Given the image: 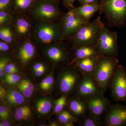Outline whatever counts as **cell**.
<instances>
[{
	"instance_id": "15",
	"label": "cell",
	"mask_w": 126,
	"mask_h": 126,
	"mask_svg": "<svg viewBox=\"0 0 126 126\" xmlns=\"http://www.w3.org/2000/svg\"><path fill=\"white\" fill-rule=\"evenodd\" d=\"M73 59L70 64L79 60L101 56L96 46H82L73 48Z\"/></svg>"
},
{
	"instance_id": "42",
	"label": "cell",
	"mask_w": 126,
	"mask_h": 126,
	"mask_svg": "<svg viewBox=\"0 0 126 126\" xmlns=\"http://www.w3.org/2000/svg\"><path fill=\"white\" fill-rule=\"evenodd\" d=\"M43 0L45 1L46 2L53 4L58 5V4L60 2L61 0Z\"/></svg>"
},
{
	"instance_id": "29",
	"label": "cell",
	"mask_w": 126,
	"mask_h": 126,
	"mask_svg": "<svg viewBox=\"0 0 126 126\" xmlns=\"http://www.w3.org/2000/svg\"><path fill=\"white\" fill-rule=\"evenodd\" d=\"M5 81L7 83L10 84H15L20 81V77L15 73L7 74L6 75Z\"/></svg>"
},
{
	"instance_id": "21",
	"label": "cell",
	"mask_w": 126,
	"mask_h": 126,
	"mask_svg": "<svg viewBox=\"0 0 126 126\" xmlns=\"http://www.w3.org/2000/svg\"><path fill=\"white\" fill-rule=\"evenodd\" d=\"M80 125L82 126H104L103 121L101 117L93 115L89 112V114L82 118L80 122Z\"/></svg>"
},
{
	"instance_id": "33",
	"label": "cell",
	"mask_w": 126,
	"mask_h": 126,
	"mask_svg": "<svg viewBox=\"0 0 126 126\" xmlns=\"http://www.w3.org/2000/svg\"><path fill=\"white\" fill-rule=\"evenodd\" d=\"M9 59L8 58L4 57L0 58V77H2L4 72V69L6 64L9 62Z\"/></svg>"
},
{
	"instance_id": "17",
	"label": "cell",
	"mask_w": 126,
	"mask_h": 126,
	"mask_svg": "<svg viewBox=\"0 0 126 126\" xmlns=\"http://www.w3.org/2000/svg\"><path fill=\"white\" fill-rule=\"evenodd\" d=\"M69 112L75 117L83 118L87 115L88 110L82 98L76 97L70 99L67 103Z\"/></svg>"
},
{
	"instance_id": "28",
	"label": "cell",
	"mask_w": 126,
	"mask_h": 126,
	"mask_svg": "<svg viewBox=\"0 0 126 126\" xmlns=\"http://www.w3.org/2000/svg\"><path fill=\"white\" fill-rule=\"evenodd\" d=\"M53 82V77L52 74H51L41 81L40 84V87L41 89L43 91H48L52 87Z\"/></svg>"
},
{
	"instance_id": "13",
	"label": "cell",
	"mask_w": 126,
	"mask_h": 126,
	"mask_svg": "<svg viewBox=\"0 0 126 126\" xmlns=\"http://www.w3.org/2000/svg\"><path fill=\"white\" fill-rule=\"evenodd\" d=\"M77 97L83 98L88 96L104 93L92 77L83 75L76 90Z\"/></svg>"
},
{
	"instance_id": "22",
	"label": "cell",
	"mask_w": 126,
	"mask_h": 126,
	"mask_svg": "<svg viewBox=\"0 0 126 126\" xmlns=\"http://www.w3.org/2000/svg\"><path fill=\"white\" fill-rule=\"evenodd\" d=\"M18 87L22 93L23 96L26 98L31 96L33 94L34 86L32 82L29 79H24L18 84Z\"/></svg>"
},
{
	"instance_id": "12",
	"label": "cell",
	"mask_w": 126,
	"mask_h": 126,
	"mask_svg": "<svg viewBox=\"0 0 126 126\" xmlns=\"http://www.w3.org/2000/svg\"><path fill=\"white\" fill-rule=\"evenodd\" d=\"M104 116V126H126V106L119 104L111 105Z\"/></svg>"
},
{
	"instance_id": "5",
	"label": "cell",
	"mask_w": 126,
	"mask_h": 126,
	"mask_svg": "<svg viewBox=\"0 0 126 126\" xmlns=\"http://www.w3.org/2000/svg\"><path fill=\"white\" fill-rule=\"evenodd\" d=\"M117 40V33L103 25L96 45L100 55L117 57L119 50Z\"/></svg>"
},
{
	"instance_id": "2",
	"label": "cell",
	"mask_w": 126,
	"mask_h": 126,
	"mask_svg": "<svg viewBox=\"0 0 126 126\" xmlns=\"http://www.w3.org/2000/svg\"><path fill=\"white\" fill-rule=\"evenodd\" d=\"M99 11L110 26L121 27L126 24V0H100Z\"/></svg>"
},
{
	"instance_id": "10",
	"label": "cell",
	"mask_w": 126,
	"mask_h": 126,
	"mask_svg": "<svg viewBox=\"0 0 126 126\" xmlns=\"http://www.w3.org/2000/svg\"><path fill=\"white\" fill-rule=\"evenodd\" d=\"M74 7L69 8L68 11L63 16L62 18L61 24L64 40L67 39L75 33L80 27L88 23L77 15Z\"/></svg>"
},
{
	"instance_id": "26",
	"label": "cell",
	"mask_w": 126,
	"mask_h": 126,
	"mask_svg": "<svg viewBox=\"0 0 126 126\" xmlns=\"http://www.w3.org/2000/svg\"><path fill=\"white\" fill-rule=\"evenodd\" d=\"M58 120L63 124L68 122H77L78 119L69 111L63 110L60 113L58 116Z\"/></svg>"
},
{
	"instance_id": "32",
	"label": "cell",
	"mask_w": 126,
	"mask_h": 126,
	"mask_svg": "<svg viewBox=\"0 0 126 126\" xmlns=\"http://www.w3.org/2000/svg\"><path fill=\"white\" fill-rule=\"evenodd\" d=\"M6 11H0V24L2 25L7 23L10 19V15Z\"/></svg>"
},
{
	"instance_id": "30",
	"label": "cell",
	"mask_w": 126,
	"mask_h": 126,
	"mask_svg": "<svg viewBox=\"0 0 126 126\" xmlns=\"http://www.w3.org/2000/svg\"><path fill=\"white\" fill-rule=\"evenodd\" d=\"M10 114L8 110L4 106H0V118L2 120H7L10 118Z\"/></svg>"
},
{
	"instance_id": "8",
	"label": "cell",
	"mask_w": 126,
	"mask_h": 126,
	"mask_svg": "<svg viewBox=\"0 0 126 126\" xmlns=\"http://www.w3.org/2000/svg\"><path fill=\"white\" fill-rule=\"evenodd\" d=\"M31 9L32 16L40 22H54L61 16L58 5L43 0H36Z\"/></svg>"
},
{
	"instance_id": "44",
	"label": "cell",
	"mask_w": 126,
	"mask_h": 126,
	"mask_svg": "<svg viewBox=\"0 0 126 126\" xmlns=\"http://www.w3.org/2000/svg\"><path fill=\"white\" fill-rule=\"evenodd\" d=\"M74 122H68L66 123H64V124H63V126H74Z\"/></svg>"
},
{
	"instance_id": "38",
	"label": "cell",
	"mask_w": 126,
	"mask_h": 126,
	"mask_svg": "<svg viewBox=\"0 0 126 126\" xmlns=\"http://www.w3.org/2000/svg\"><path fill=\"white\" fill-rule=\"evenodd\" d=\"M44 68H45V66L43 63H35L33 66V69L34 72L36 70H40Z\"/></svg>"
},
{
	"instance_id": "4",
	"label": "cell",
	"mask_w": 126,
	"mask_h": 126,
	"mask_svg": "<svg viewBox=\"0 0 126 126\" xmlns=\"http://www.w3.org/2000/svg\"><path fill=\"white\" fill-rule=\"evenodd\" d=\"M118 63L117 57L100 56L93 78L103 93L108 88Z\"/></svg>"
},
{
	"instance_id": "18",
	"label": "cell",
	"mask_w": 126,
	"mask_h": 126,
	"mask_svg": "<svg viewBox=\"0 0 126 126\" xmlns=\"http://www.w3.org/2000/svg\"><path fill=\"white\" fill-rule=\"evenodd\" d=\"M35 48L30 41H26L21 46L18 52V58L24 64H27L33 57L35 54Z\"/></svg>"
},
{
	"instance_id": "11",
	"label": "cell",
	"mask_w": 126,
	"mask_h": 126,
	"mask_svg": "<svg viewBox=\"0 0 126 126\" xmlns=\"http://www.w3.org/2000/svg\"><path fill=\"white\" fill-rule=\"evenodd\" d=\"M88 110L93 115L101 117L105 115L111 106L109 100L103 94H93L82 98Z\"/></svg>"
},
{
	"instance_id": "39",
	"label": "cell",
	"mask_w": 126,
	"mask_h": 126,
	"mask_svg": "<svg viewBox=\"0 0 126 126\" xmlns=\"http://www.w3.org/2000/svg\"><path fill=\"white\" fill-rule=\"evenodd\" d=\"M99 0H80L79 2L81 4L91 3H98Z\"/></svg>"
},
{
	"instance_id": "24",
	"label": "cell",
	"mask_w": 126,
	"mask_h": 126,
	"mask_svg": "<svg viewBox=\"0 0 126 126\" xmlns=\"http://www.w3.org/2000/svg\"><path fill=\"white\" fill-rule=\"evenodd\" d=\"M37 112L41 115H45L48 113L52 108V104L48 99L42 98L38 100L36 104Z\"/></svg>"
},
{
	"instance_id": "34",
	"label": "cell",
	"mask_w": 126,
	"mask_h": 126,
	"mask_svg": "<svg viewBox=\"0 0 126 126\" xmlns=\"http://www.w3.org/2000/svg\"><path fill=\"white\" fill-rule=\"evenodd\" d=\"M13 40V33L9 27H7V32L4 41L7 43H11Z\"/></svg>"
},
{
	"instance_id": "37",
	"label": "cell",
	"mask_w": 126,
	"mask_h": 126,
	"mask_svg": "<svg viewBox=\"0 0 126 126\" xmlns=\"http://www.w3.org/2000/svg\"><path fill=\"white\" fill-rule=\"evenodd\" d=\"M7 27H2L0 30V38L3 41L4 40L7 32Z\"/></svg>"
},
{
	"instance_id": "1",
	"label": "cell",
	"mask_w": 126,
	"mask_h": 126,
	"mask_svg": "<svg viewBox=\"0 0 126 126\" xmlns=\"http://www.w3.org/2000/svg\"><path fill=\"white\" fill-rule=\"evenodd\" d=\"M103 24L101 16H98L92 22L84 25L66 40L71 43L73 48L82 46H96Z\"/></svg>"
},
{
	"instance_id": "35",
	"label": "cell",
	"mask_w": 126,
	"mask_h": 126,
	"mask_svg": "<svg viewBox=\"0 0 126 126\" xmlns=\"http://www.w3.org/2000/svg\"><path fill=\"white\" fill-rule=\"evenodd\" d=\"M63 4L65 8H70L74 7L73 4L75 1H78L79 2L80 0H62Z\"/></svg>"
},
{
	"instance_id": "3",
	"label": "cell",
	"mask_w": 126,
	"mask_h": 126,
	"mask_svg": "<svg viewBox=\"0 0 126 126\" xmlns=\"http://www.w3.org/2000/svg\"><path fill=\"white\" fill-rule=\"evenodd\" d=\"M33 36L37 44L45 45H50L64 40L62 24L40 22L35 26Z\"/></svg>"
},
{
	"instance_id": "9",
	"label": "cell",
	"mask_w": 126,
	"mask_h": 126,
	"mask_svg": "<svg viewBox=\"0 0 126 126\" xmlns=\"http://www.w3.org/2000/svg\"><path fill=\"white\" fill-rule=\"evenodd\" d=\"M63 40L49 45L46 50L45 54L48 59L56 64L68 65L72 62L73 50H70Z\"/></svg>"
},
{
	"instance_id": "14",
	"label": "cell",
	"mask_w": 126,
	"mask_h": 126,
	"mask_svg": "<svg viewBox=\"0 0 126 126\" xmlns=\"http://www.w3.org/2000/svg\"><path fill=\"white\" fill-rule=\"evenodd\" d=\"M100 56L82 59L76 61L73 64L83 75L93 78Z\"/></svg>"
},
{
	"instance_id": "31",
	"label": "cell",
	"mask_w": 126,
	"mask_h": 126,
	"mask_svg": "<svg viewBox=\"0 0 126 126\" xmlns=\"http://www.w3.org/2000/svg\"><path fill=\"white\" fill-rule=\"evenodd\" d=\"M11 6L12 0H0V10L6 11Z\"/></svg>"
},
{
	"instance_id": "20",
	"label": "cell",
	"mask_w": 126,
	"mask_h": 126,
	"mask_svg": "<svg viewBox=\"0 0 126 126\" xmlns=\"http://www.w3.org/2000/svg\"><path fill=\"white\" fill-rule=\"evenodd\" d=\"M5 99L7 102L11 105H17L21 104L25 101L23 94L16 90H11L6 92Z\"/></svg>"
},
{
	"instance_id": "41",
	"label": "cell",
	"mask_w": 126,
	"mask_h": 126,
	"mask_svg": "<svg viewBox=\"0 0 126 126\" xmlns=\"http://www.w3.org/2000/svg\"><path fill=\"white\" fill-rule=\"evenodd\" d=\"M6 93V92L4 89L0 86V98H2L5 97Z\"/></svg>"
},
{
	"instance_id": "27",
	"label": "cell",
	"mask_w": 126,
	"mask_h": 126,
	"mask_svg": "<svg viewBox=\"0 0 126 126\" xmlns=\"http://www.w3.org/2000/svg\"><path fill=\"white\" fill-rule=\"evenodd\" d=\"M67 97L65 95H63L55 101L54 111L56 113L61 112L68 103Z\"/></svg>"
},
{
	"instance_id": "36",
	"label": "cell",
	"mask_w": 126,
	"mask_h": 126,
	"mask_svg": "<svg viewBox=\"0 0 126 126\" xmlns=\"http://www.w3.org/2000/svg\"><path fill=\"white\" fill-rule=\"evenodd\" d=\"M9 47L7 43L4 41L0 42V50L2 52H6L9 50Z\"/></svg>"
},
{
	"instance_id": "19",
	"label": "cell",
	"mask_w": 126,
	"mask_h": 126,
	"mask_svg": "<svg viewBox=\"0 0 126 126\" xmlns=\"http://www.w3.org/2000/svg\"><path fill=\"white\" fill-rule=\"evenodd\" d=\"M16 33L18 36L25 37L29 33L31 25L29 21L25 17H19L16 19L15 25Z\"/></svg>"
},
{
	"instance_id": "23",
	"label": "cell",
	"mask_w": 126,
	"mask_h": 126,
	"mask_svg": "<svg viewBox=\"0 0 126 126\" xmlns=\"http://www.w3.org/2000/svg\"><path fill=\"white\" fill-rule=\"evenodd\" d=\"M31 116L32 111L29 107L23 106L19 107L16 109L14 117L17 121H26L29 119Z\"/></svg>"
},
{
	"instance_id": "16",
	"label": "cell",
	"mask_w": 126,
	"mask_h": 126,
	"mask_svg": "<svg viewBox=\"0 0 126 126\" xmlns=\"http://www.w3.org/2000/svg\"><path fill=\"white\" fill-rule=\"evenodd\" d=\"M100 7L99 2H98L81 4L78 7H74V9L82 19L88 23L94 14L100 11Z\"/></svg>"
},
{
	"instance_id": "25",
	"label": "cell",
	"mask_w": 126,
	"mask_h": 126,
	"mask_svg": "<svg viewBox=\"0 0 126 126\" xmlns=\"http://www.w3.org/2000/svg\"><path fill=\"white\" fill-rule=\"evenodd\" d=\"M36 0H12V6L18 10L23 11L31 8Z\"/></svg>"
},
{
	"instance_id": "6",
	"label": "cell",
	"mask_w": 126,
	"mask_h": 126,
	"mask_svg": "<svg viewBox=\"0 0 126 126\" xmlns=\"http://www.w3.org/2000/svg\"><path fill=\"white\" fill-rule=\"evenodd\" d=\"M83 75L75 65H68L62 71L59 78V89L63 95L70 94L77 90Z\"/></svg>"
},
{
	"instance_id": "43",
	"label": "cell",
	"mask_w": 126,
	"mask_h": 126,
	"mask_svg": "<svg viewBox=\"0 0 126 126\" xmlns=\"http://www.w3.org/2000/svg\"><path fill=\"white\" fill-rule=\"evenodd\" d=\"M11 126L10 123L7 120H2L0 123V126Z\"/></svg>"
},
{
	"instance_id": "40",
	"label": "cell",
	"mask_w": 126,
	"mask_h": 126,
	"mask_svg": "<svg viewBox=\"0 0 126 126\" xmlns=\"http://www.w3.org/2000/svg\"><path fill=\"white\" fill-rule=\"evenodd\" d=\"M45 68H44L42 69H40V70L34 71V72L35 74L37 77H40V76L44 74L45 71Z\"/></svg>"
},
{
	"instance_id": "7",
	"label": "cell",
	"mask_w": 126,
	"mask_h": 126,
	"mask_svg": "<svg viewBox=\"0 0 126 126\" xmlns=\"http://www.w3.org/2000/svg\"><path fill=\"white\" fill-rule=\"evenodd\" d=\"M109 87L113 100L126 102V69L124 66L118 65Z\"/></svg>"
},
{
	"instance_id": "45",
	"label": "cell",
	"mask_w": 126,
	"mask_h": 126,
	"mask_svg": "<svg viewBox=\"0 0 126 126\" xmlns=\"http://www.w3.org/2000/svg\"><path fill=\"white\" fill-rule=\"evenodd\" d=\"M50 126H58V124L56 122H52L50 124Z\"/></svg>"
}]
</instances>
